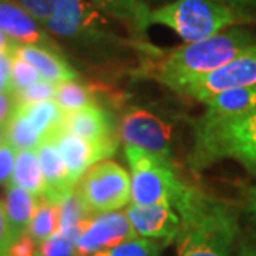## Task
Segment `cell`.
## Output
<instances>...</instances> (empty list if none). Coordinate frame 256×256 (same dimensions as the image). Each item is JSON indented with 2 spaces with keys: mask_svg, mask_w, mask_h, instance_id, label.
Masks as SVG:
<instances>
[{
  "mask_svg": "<svg viewBox=\"0 0 256 256\" xmlns=\"http://www.w3.org/2000/svg\"><path fill=\"white\" fill-rule=\"evenodd\" d=\"M16 156L18 151L9 142L0 146V184H9L12 181Z\"/></svg>",
  "mask_w": 256,
  "mask_h": 256,
  "instance_id": "30",
  "label": "cell"
},
{
  "mask_svg": "<svg viewBox=\"0 0 256 256\" xmlns=\"http://www.w3.org/2000/svg\"><path fill=\"white\" fill-rule=\"evenodd\" d=\"M38 200L40 198H37L36 195L26 191L16 184H8L4 210L16 240L23 235H28V225L36 212Z\"/></svg>",
  "mask_w": 256,
  "mask_h": 256,
  "instance_id": "19",
  "label": "cell"
},
{
  "mask_svg": "<svg viewBox=\"0 0 256 256\" xmlns=\"http://www.w3.org/2000/svg\"><path fill=\"white\" fill-rule=\"evenodd\" d=\"M13 54L32 64L42 76V80H46L52 84H60L77 78L76 70L67 63L63 53L60 52H54L46 47L18 44Z\"/></svg>",
  "mask_w": 256,
  "mask_h": 256,
  "instance_id": "16",
  "label": "cell"
},
{
  "mask_svg": "<svg viewBox=\"0 0 256 256\" xmlns=\"http://www.w3.org/2000/svg\"><path fill=\"white\" fill-rule=\"evenodd\" d=\"M6 127H8V142L16 151L36 150L42 141V137L30 124L26 114L18 107L9 122L6 124Z\"/></svg>",
  "mask_w": 256,
  "mask_h": 256,
  "instance_id": "23",
  "label": "cell"
},
{
  "mask_svg": "<svg viewBox=\"0 0 256 256\" xmlns=\"http://www.w3.org/2000/svg\"><path fill=\"white\" fill-rule=\"evenodd\" d=\"M9 256H37V244L28 235L14 240L9 250Z\"/></svg>",
  "mask_w": 256,
  "mask_h": 256,
  "instance_id": "33",
  "label": "cell"
},
{
  "mask_svg": "<svg viewBox=\"0 0 256 256\" xmlns=\"http://www.w3.org/2000/svg\"><path fill=\"white\" fill-rule=\"evenodd\" d=\"M14 240L16 238L10 228L4 204L0 201V256H9L10 248L14 244Z\"/></svg>",
  "mask_w": 256,
  "mask_h": 256,
  "instance_id": "31",
  "label": "cell"
},
{
  "mask_svg": "<svg viewBox=\"0 0 256 256\" xmlns=\"http://www.w3.org/2000/svg\"><path fill=\"white\" fill-rule=\"evenodd\" d=\"M124 152L131 170V202L180 210L194 186L176 175L172 162L138 146H126Z\"/></svg>",
  "mask_w": 256,
  "mask_h": 256,
  "instance_id": "6",
  "label": "cell"
},
{
  "mask_svg": "<svg viewBox=\"0 0 256 256\" xmlns=\"http://www.w3.org/2000/svg\"><path fill=\"white\" fill-rule=\"evenodd\" d=\"M13 92L10 70L4 68H0V92Z\"/></svg>",
  "mask_w": 256,
  "mask_h": 256,
  "instance_id": "37",
  "label": "cell"
},
{
  "mask_svg": "<svg viewBox=\"0 0 256 256\" xmlns=\"http://www.w3.org/2000/svg\"><path fill=\"white\" fill-rule=\"evenodd\" d=\"M245 214L256 234V186H250L245 194Z\"/></svg>",
  "mask_w": 256,
  "mask_h": 256,
  "instance_id": "35",
  "label": "cell"
},
{
  "mask_svg": "<svg viewBox=\"0 0 256 256\" xmlns=\"http://www.w3.org/2000/svg\"><path fill=\"white\" fill-rule=\"evenodd\" d=\"M148 2V4L150 3H156V4H166V3H170V2H172V0H146Z\"/></svg>",
  "mask_w": 256,
  "mask_h": 256,
  "instance_id": "41",
  "label": "cell"
},
{
  "mask_svg": "<svg viewBox=\"0 0 256 256\" xmlns=\"http://www.w3.org/2000/svg\"><path fill=\"white\" fill-rule=\"evenodd\" d=\"M150 22L171 28L186 43H195L225 28L250 23L254 16L210 0H172L152 10Z\"/></svg>",
  "mask_w": 256,
  "mask_h": 256,
  "instance_id": "5",
  "label": "cell"
},
{
  "mask_svg": "<svg viewBox=\"0 0 256 256\" xmlns=\"http://www.w3.org/2000/svg\"><path fill=\"white\" fill-rule=\"evenodd\" d=\"M64 114L84 108L94 104L92 92L76 80L56 84L54 98Z\"/></svg>",
  "mask_w": 256,
  "mask_h": 256,
  "instance_id": "24",
  "label": "cell"
},
{
  "mask_svg": "<svg viewBox=\"0 0 256 256\" xmlns=\"http://www.w3.org/2000/svg\"><path fill=\"white\" fill-rule=\"evenodd\" d=\"M37 256H77L76 240L57 232L37 246Z\"/></svg>",
  "mask_w": 256,
  "mask_h": 256,
  "instance_id": "27",
  "label": "cell"
},
{
  "mask_svg": "<svg viewBox=\"0 0 256 256\" xmlns=\"http://www.w3.org/2000/svg\"><path fill=\"white\" fill-rule=\"evenodd\" d=\"M63 128L77 137L90 141L118 140L117 126L112 114L97 104L66 114Z\"/></svg>",
  "mask_w": 256,
  "mask_h": 256,
  "instance_id": "15",
  "label": "cell"
},
{
  "mask_svg": "<svg viewBox=\"0 0 256 256\" xmlns=\"http://www.w3.org/2000/svg\"><path fill=\"white\" fill-rule=\"evenodd\" d=\"M4 142H8V127L6 126H0V146Z\"/></svg>",
  "mask_w": 256,
  "mask_h": 256,
  "instance_id": "39",
  "label": "cell"
},
{
  "mask_svg": "<svg viewBox=\"0 0 256 256\" xmlns=\"http://www.w3.org/2000/svg\"><path fill=\"white\" fill-rule=\"evenodd\" d=\"M206 111L204 118H236L256 111V88H229L216 92L204 101Z\"/></svg>",
  "mask_w": 256,
  "mask_h": 256,
  "instance_id": "17",
  "label": "cell"
},
{
  "mask_svg": "<svg viewBox=\"0 0 256 256\" xmlns=\"http://www.w3.org/2000/svg\"><path fill=\"white\" fill-rule=\"evenodd\" d=\"M0 30L18 44L46 47L62 53L60 46L48 36L46 28L13 0H0Z\"/></svg>",
  "mask_w": 256,
  "mask_h": 256,
  "instance_id": "13",
  "label": "cell"
},
{
  "mask_svg": "<svg viewBox=\"0 0 256 256\" xmlns=\"http://www.w3.org/2000/svg\"><path fill=\"white\" fill-rule=\"evenodd\" d=\"M76 194L92 216L116 212L131 202V176L117 162L101 161L80 178Z\"/></svg>",
  "mask_w": 256,
  "mask_h": 256,
  "instance_id": "7",
  "label": "cell"
},
{
  "mask_svg": "<svg viewBox=\"0 0 256 256\" xmlns=\"http://www.w3.org/2000/svg\"><path fill=\"white\" fill-rule=\"evenodd\" d=\"M13 2L22 9L26 10L30 16H33L43 26L47 18L54 12L58 0H13Z\"/></svg>",
  "mask_w": 256,
  "mask_h": 256,
  "instance_id": "29",
  "label": "cell"
},
{
  "mask_svg": "<svg viewBox=\"0 0 256 256\" xmlns=\"http://www.w3.org/2000/svg\"><path fill=\"white\" fill-rule=\"evenodd\" d=\"M0 68H4V70L12 68V56L0 52Z\"/></svg>",
  "mask_w": 256,
  "mask_h": 256,
  "instance_id": "38",
  "label": "cell"
},
{
  "mask_svg": "<svg viewBox=\"0 0 256 256\" xmlns=\"http://www.w3.org/2000/svg\"><path fill=\"white\" fill-rule=\"evenodd\" d=\"M176 214L181 218L174 239L176 256H230L238 218L229 204L194 186Z\"/></svg>",
  "mask_w": 256,
  "mask_h": 256,
  "instance_id": "2",
  "label": "cell"
},
{
  "mask_svg": "<svg viewBox=\"0 0 256 256\" xmlns=\"http://www.w3.org/2000/svg\"><path fill=\"white\" fill-rule=\"evenodd\" d=\"M54 92L56 84H52L46 80H40L26 88L14 92V94L18 98V104H34L40 101L53 100Z\"/></svg>",
  "mask_w": 256,
  "mask_h": 256,
  "instance_id": "28",
  "label": "cell"
},
{
  "mask_svg": "<svg viewBox=\"0 0 256 256\" xmlns=\"http://www.w3.org/2000/svg\"><path fill=\"white\" fill-rule=\"evenodd\" d=\"M254 53H256V32L234 26L205 40L171 50L156 63L154 77L174 90L191 78L220 70L239 57Z\"/></svg>",
  "mask_w": 256,
  "mask_h": 256,
  "instance_id": "3",
  "label": "cell"
},
{
  "mask_svg": "<svg viewBox=\"0 0 256 256\" xmlns=\"http://www.w3.org/2000/svg\"><path fill=\"white\" fill-rule=\"evenodd\" d=\"M18 42H14L12 37H9L4 32L0 30V52L3 53H8V54L13 56L16 47H18Z\"/></svg>",
  "mask_w": 256,
  "mask_h": 256,
  "instance_id": "36",
  "label": "cell"
},
{
  "mask_svg": "<svg viewBox=\"0 0 256 256\" xmlns=\"http://www.w3.org/2000/svg\"><path fill=\"white\" fill-rule=\"evenodd\" d=\"M120 24L88 0H58L43 28L90 60L112 62L138 52L148 54V46L124 36Z\"/></svg>",
  "mask_w": 256,
  "mask_h": 256,
  "instance_id": "1",
  "label": "cell"
},
{
  "mask_svg": "<svg viewBox=\"0 0 256 256\" xmlns=\"http://www.w3.org/2000/svg\"><path fill=\"white\" fill-rule=\"evenodd\" d=\"M191 164L201 170L230 158L256 170V111L236 118H201L194 124Z\"/></svg>",
  "mask_w": 256,
  "mask_h": 256,
  "instance_id": "4",
  "label": "cell"
},
{
  "mask_svg": "<svg viewBox=\"0 0 256 256\" xmlns=\"http://www.w3.org/2000/svg\"><path fill=\"white\" fill-rule=\"evenodd\" d=\"M126 215L141 238L154 240L164 239L166 242H171L181 228L180 215L168 205L131 204L126 210Z\"/></svg>",
  "mask_w": 256,
  "mask_h": 256,
  "instance_id": "12",
  "label": "cell"
},
{
  "mask_svg": "<svg viewBox=\"0 0 256 256\" xmlns=\"http://www.w3.org/2000/svg\"><path fill=\"white\" fill-rule=\"evenodd\" d=\"M256 88V53L239 57L210 74L200 76L175 87L174 92L204 101L229 88Z\"/></svg>",
  "mask_w": 256,
  "mask_h": 256,
  "instance_id": "8",
  "label": "cell"
},
{
  "mask_svg": "<svg viewBox=\"0 0 256 256\" xmlns=\"http://www.w3.org/2000/svg\"><path fill=\"white\" fill-rule=\"evenodd\" d=\"M244 256H256V245L244 248Z\"/></svg>",
  "mask_w": 256,
  "mask_h": 256,
  "instance_id": "40",
  "label": "cell"
},
{
  "mask_svg": "<svg viewBox=\"0 0 256 256\" xmlns=\"http://www.w3.org/2000/svg\"><path fill=\"white\" fill-rule=\"evenodd\" d=\"M60 229V208L46 198H40L36 212L28 225V235L40 245L46 239L52 238Z\"/></svg>",
  "mask_w": 256,
  "mask_h": 256,
  "instance_id": "22",
  "label": "cell"
},
{
  "mask_svg": "<svg viewBox=\"0 0 256 256\" xmlns=\"http://www.w3.org/2000/svg\"><path fill=\"white\" fill-rule=\"evenodd\" d=\"M47 137L54 140L64 164L67 165L68 172L77 184L87 170L104 161L106 158H110L118 146V140L90 141L74 136L63 127Z\"/></svg>",
  "mask_w": 256,
  "mask_h": 256,
  "instance_id": "11",
  "label": "cell"
},
{
  "mask_svg": "<svg viewBox=\"0 0 256 256\" xmlns=\"http://www.w3.org/2000/svg\"><path fill=\"white\" fill-rule=\"evenodd\" d=\"M97 9L122 23L134 37L144 36L151 26L146 0H88Z\"/></svg>",
  "mask_w": 256,
  "mask_h": 256,
  "instance_id": "18",
  "label": "cell"
},
{
  "mask_svg": "<svg viewBox=\"0 0 256 256\" xmlns=\"http://www.w3.org/2000/svg\"><path fill=\"white\" fill-rule=\"evenodd\" d=\"M12 86L13 92H18L22 88H26L28 86L42 80V76L36 68L28 63L26 60L20 58L18 56H12V68H10Z\"/></svg>",
  "mask_w": 256,
  "mask_h": 256,
  "instance_id": "26",
  "label": "cell"
},
{
  "mask_svg": "<svg viewBox=\"0 0 256 256\" xmlns=\"http://www.w3.org/2000/svg\"><path fill=\"white\" fill-rule=\"evenodd\" d=\"M92 256H160V245L154 239L140 236Z\"/></svg>",
  "mask_w": 256,
  "mask_h": 256,
  "instance_id": "25",
  "label": "cell"
},
{
  "mask_svg": "<svg viewBox=\"0 0 256 256\" xmlns=\"http://www.w3.org/2000/svg\"><path fill=\"white\" fill-rule=\"evenodd\" d=\"M210 2L228 6L230 9L240 12L248 16H252V13L256 12V0H210Z\"/></svg>",
  "mask_w": 256,
  "mask_h": 256,
  "instance_id": "34",
  "label": "cell"
},
{
  "mask_svg": "<svg viewBox=\"0 0 256 256\" xmlns=\"http://www.w3.org/2000/svg\"><path fill=\"white\" fill-rule=\"evenodd\" d=\"M18 108V98L14 92H0V126H6Z\"/></svg>",
  "mask_w": 256,
  "mask_h": 256,
  "instance_id": "32",
  "label": "cell"
},
{
  "mask_svg": "<svg viewBox=\"0 0 256 256\" xmlns=\"http://www.w3.org/2000/svg\"><path fill=\"white\" fill-rule=\"evenodd\" d=\"M120 132L126 146L142 148L171 161L172 130L156 114L142 108L130 110L121 121Z\"/></svg>",
  "mask_w": 256,
  "mask_h": 256,
  "instance_id": "9",
  "label": "cell"
},
{
  "mask_svg": "<svg viewBox=\"0 0 256 256\" xmlns=\"http://www.w3.org/2000/svg\"><path fill=\"white\" fill-rule=\"evenodd\" d=\"M18 107L26 114L30 124L42 138L63 127L66 114L54 100L40 101L34 104H18Z\"/></svg>",
  "mask_w": 256,
  "mask_h": 256,
  "instance_id": "21",
  "label": "cell"
},
{
  "mask_svg": "<svg viewBox=\"0 0 256 256\" xmlns=\"http://www.w3.org/2000/svg\"><path fill=\"white\" fill-rule=\"evenodd\" d=\"M136 238L140 236L124 212L94 215L84 224L76 239V255L92 256Z\"/></svg>",
  "mask_w": 256,
  "mask_h": 256,
  "instance_id": "10",
  "label": "cell"
},
{
  "mask_svg": "<svg viewBox=\"0 0 256 256\" xmlns=\"http://www.w3.org/2000/svg\"><path fill=\"white\" fill-rule=\"evenodd\" d=\"M10 182L16 184L32 192L37 198H43L46 191L44 176L42 172V166L38 162L36 150H23L18 151L14 170Z\"/></svg>",
  "mask_w": 256,
  "mask_h": 256,
  "instance_id": "20",
  "label": "cell"
},
{
  "mask_svg": "<svg viewBox=\"0 0 256 256\" xmlns=\"http://www.w3.org/2000/svg\"><path fill=\"white\" fill-rule=\"evenodd\" d=\"M36 152L46 184L44 198L47 201L58 205L76 191L77 182L68 172L67 165L64 164L53 138H42L40 144L36 148Z\"/></svg>",
  "mask_w": 256,
  "mask_h": 256,
  "instance_id": "14",
  "label": "cell"
}]
</instances>
